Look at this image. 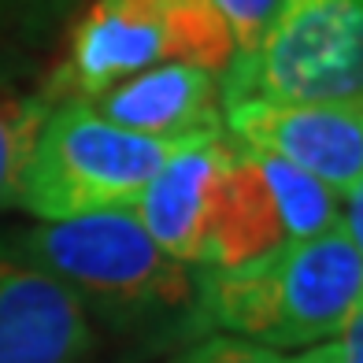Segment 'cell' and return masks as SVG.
<instances>
[{"label": "cell", "instance_id": "cell-1", "mask_svg": "<svg viewBox=\"0 0 363 363\" xmlns=\"http://www.w3.org/2000/svg\"><path fill=\"white\" fill-rule=\"evenodd\" d=\"M363 311V241L345 219L319 238L286 241L238 267L196 271L186 334H230L263 349L334 341Z\"/></svg>", "mask_w": 363, "mask_h": 363}, {"label": "cell", "instance_id": "cell-2", "mask_svg": "<svg viewBox=\"0 0 363 363\" xmlns=\"http://www.w3.org/2000/svg\"><path fill=\"white\" fill-rule=\"evenodd\" d=\"M4 241L67 289L93 326L141 330L189 319L196 271L163 252L130 208L38 223L4 234Z\"/></svg>", "mask_w": 363, "mask_h": 363}, {"label": "cell", "instance_id": "cell-3", "mask_svg": "<svg viewBox=\"0 0 363 363\" xmlns=\"http://www.w3.org/2000/svg\"><path fill=\"white\" fill-rule=\"evenodd\" d=\"M130 211L193 271L238 267L286 245L267 182L226 130L171 156Z\"/></svg>", "mask_w": 363, "mask_h": 363}, {"label": "cell", "instance_id": "cell-4", "mask_svg": "<svg viewBox=\"0 0 363 363\" xmlns=\"http://www.w3.org/2000/svg\"><path fill=\"white\" fill-rule=\"evenodd\" d=\"M230 60L234 41L211 0H89L41 96L45 104L89 101L148 67L193 63L223 74Z\"/></svg>", "mask_w": 363, "mask_h": 363}, {"label": "cell", "instance_id": "cell-5", "mask_svg": "<svg viewBox=\"0 0 363 363\" xmlns=\"http://www.w3.org/2000/svg\"><path fill=\"white\" fill-rule=\"evenodd\" d=\"M189 145L196 141H160L123 130L86 101L48 104L15 208L30 211L38 223L130 208L163 163Z\"/></svg>", "mask_w": 363, "mask_h": 363}, {"label": "cell", "instance_id": "cell-6", "mask_svg": "<svg viewBox=\"0 0 363 363\" xmlns=\"http://www.w3.org/2000/svg\"><path fill=\"white\" fill-rule=\"evenodd\" d=\"M223 108L259 96L286 104L363 101V0H282L249 63L219 74Z\"/></svg>", "mask_w": 363, "mask_h": 363}, {"label": "cell", "instance_id": "cell-7", "mask_svg": "<svg viewBox=\"0 0 363 363\" xmlns=\"http://www.w3.org/2000/svg\"><path fill=\"white\" fill-rule=\"evenodd\" d=\"M226 138L319 178L334 196L363 189V101L286 104L249 101L223 108Z\"/></svg>", "mask_w": 363, "mask_h": 363}, {"label": "cell", "instance_id": "cell-8", "mask_svg": "<svg viewBox=\"0 0 363 363\" xmlns=\"http://www.w3.org/2000/svg\"><path fill=\"white\" fill-rule=\"evenodd\" d=\"M93 352L82 304L0 238V363H86Z\"/></svg>", "mask_w": 363, "mask_h": 363}, {"label": "cell", "instance_id": "cell-9", "mask_svg": "<svg viewBox=\"0 0 363 363\" xmlns=\"http://www.w3.org/2000/svg\"><path fill=\"white\" fill-rule=\"evenodd\" d=\"M108 123L160 141H201L223 134V86L216 71L163 63L130 74L86 101Z\"/></svg>", "mask_w": 363, "mask_h": 363}, {"label": "cell", "instance_id": "cell-10", "mask_svg": "<svg viewBox=\"0 0 363 363\" xmlns=\"http://www.w3.org/2000/svg\"><path fill=\"white\" fill-rule=\"evenodd\" d=\"M245 152L252 156L256 171L267 182V193H271L274 211H278V226H282V241L319 238L341 219L345 201L330 193L319 178L296 171L267 152H252V148H245Z\"/></svg>", "mask_w": 363, "mask_h": 363}, {"label": "cell", "instance_id": "cell-11", "mask_svg": "<svg viewBox=\"0 0 363 363\" xmlns=\"http://www.w3.org/2000/svg\"><path fill=\"white\" fill-rule=\"evenodd\" d=\"M45 115L48 104L41 93L0 89V211L19 204V186Z\"/></svg>", "mask_w": 363, "mask_h": 363}, {"label": "cell", "instance_id": "cell-12", "mask_svg": "<svg viewBox=\"0 0 363 363\" xmlns=\"http://www.w3.org/2000/svg\"><path fill=\"white\" fill-rule=\"evenodd\" d=\"M211 4H216L219 19L230 30V41H234V60L230 63H249L263 34L271 30L282 0H211Z\"/></svg>", "mask_w": 363, "mask_h": 363}, {"label": "cell", "instance_id": "cell-13", "mask_svg": "<svg viewBox=\"0 0 363 363\" xmlns=\"http://www.w3.org/2000/svg\"><path fill=\"white\" fill-rule=\"evenodd\" d=\"M174 363H289V356L252 345V341H241V337H230V334H204Z\"/></svg>", "mask_w": 363, "mask_h": 363}, {"label": "cell", "instance_id": "cell-14", "mask_svg": "<svg viewBox=\"0 0 363 363\" xmlns=\"http://www.w3.org/2000/svg\"><path fill=\"white\" fill-rule=\"evenodd\" d=\"M78 0H0V26L19 34H41L60 23Z\"/></svg>", "mask_w": 363, "mask_h": 363}, {"label": "cell", "instance_id": "cell-15", "mask_svg": "<svg viewBox=\"0 0 363 363\" xmlns=\"http://www.w3.org/2000/svg\"><path fill=\"white\" fill-rule=\"evenodd\" d=\"M289 363H341V356H337L334 341H323V345H311V349L289 356Z\"/></svg>", "mask_w": 363, "mask_h": 363}]
</instances>
